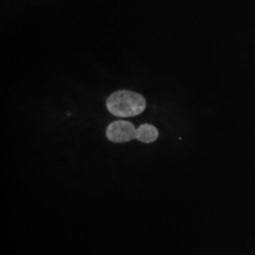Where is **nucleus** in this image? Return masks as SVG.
<instances>
[{"label": "nucleus", "mask_w": 255, "mask_h": 255, "mask_svg": "<svg viewBox=\"0 0 255 255\" xmlns=\"http://www.w3.org/2000/svg\"><path fill=\"white\" fill-rule=\"evenodd\" d=\"M110 113L118 118H133L142 114L146 107V99L135 92L119 90L110 95L106 101Z\"/></svg>", "instance_id": "f257e3e1"}, {"label": "nucleus", "mask_w": 255, "mask_h": 255, "mask_svg": "<svg viewBox=\"0 0 255 255\" xmlns=\"http://www.w3.org/2000/svg\"><path fill=\"white\" fill-rule=\"evenodd\" d=\"M136 128L126 120H117L110 124L106 129V136L113 143H126L135 139Z\"/></svg>", "instance_id": "f03ea898"}, {"label": "nucleus", "mask_w": 255, "mask_h": 255, "mask_svg": "<svg viewBox=\"0 0 255 255\" xmlns=\"http://www.w3.org/2000/svg\"><path fill=\"white\" fill-rule=\"evenodd\" d=\"M159 136L158 129L150 124H143L136 128L135 139L142 143H153Z\"/></svg>", "instance_id": "7ed1b4c3"}]
</instances>
